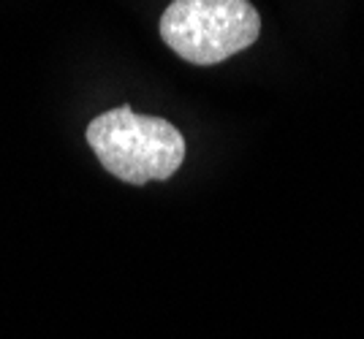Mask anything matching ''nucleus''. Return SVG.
Listing matches in <instances>:
<instances>
[{"label":"nucleus","instance_id":"1","mask_svg":"<svg viewBox=\"0 0 364 339\" xmlns=\"http://www.w3.org/2000/svg\"><path fill=\"white\" fill-rule=\"evenodd\" d=\"M87 144L101 166L128 185L164 182L185 160V139L171 123L131 106L109 109L87 125Z\"/></svg>","mask_w":364,"mask_h":339},{"label":"nucleus","instance_id":"2","mask_svg":"<svg viewBox=\"0 0 364 339\" xmlns=\"http://www.w3.org/2000/svg\"><path fill=\"white\" fill-rule=\"evenodd\" d=\"M158 30L182 60L215 65L256 44L261 16L247 0H171Z\"/></svg>","mask_w":364,"mask_h":339}]
</instances>
